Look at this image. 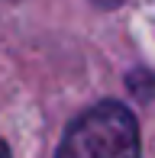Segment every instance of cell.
Returning <instances> with one entry per match:
<instances>
[{
    "instance_id": "obj_1",
    "label": "cell",
    "mask_w": 155,
    "mask_h": 158,
    "mask_svg": "<svg viewBox=\"0 0 155 158\" xmlns=\"http://www.w3.org/2000/svg\"><path fill=\"white\" fill-rule=\"evenodd\" d=\"M55 158H139L136 116L116 100L97 103L71 123Z\"/></svg>"
},
{
    "instance_id": "obj_2",
    "label": "cell",
    "mask_w": 155,
    "mask_h": 158,
    "mask_svg": "<svg viewBox=\"0 0 155 158\" xmlns=\"http://www.w3.org/2000/svg\"><path fill=\"white\" fill-rule=\"evenodd\" d=\"M129 87L142 90V100H149V94H152V77H149V74H136V84L129 81Z\"/></svg>"
},
{
    "instance_id": "obj_3",
    "label": "cell",
    "mask_w": 155,
    "mask_h": 158,
    "mask_svg": "<svg viewBox=\"0 0 155 158\" xmlns=\"http://www.w3.org/2000/svg\"><path fill=\"white\" fill-rule=\"evenodd\" d=\"M97 6H100V10H116V6H123L126 0H94Z\"/></svg>"
},
{
    "instance_id": "obj_4",
    "label": "cell",
    "mask_w": 155,
    "mask_h": 158,
    "mask_svg": "<svg viewBox=\"0 0 155 158\" xmlns=\"http://www.w3.org/2000/svg\"><path fill=\"white\" fill-rule=\"evenodd\" d=\"M0 158H10V148H6V142L0 139Z\"/></svg>"
}]
</instances>
